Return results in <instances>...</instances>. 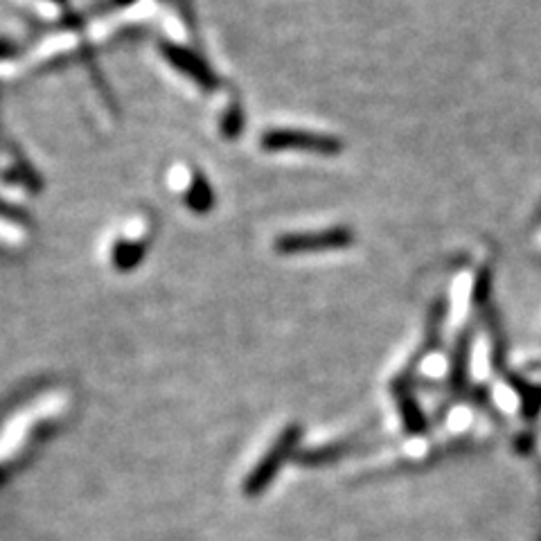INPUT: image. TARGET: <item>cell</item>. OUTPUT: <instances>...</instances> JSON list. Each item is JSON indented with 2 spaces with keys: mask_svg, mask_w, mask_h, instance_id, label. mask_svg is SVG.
Returning a JSON list of instances; mask_svg holds the SVG:
<instances>
[{
  "mask_svg": "<svg viewBox=\"0 0 541 541\" xmlns=\"http://www.w3.org/2000/svg\"><path fill=\"white\" fill-rule=\"evenodd\" d=\"M264 152H307L321 156L341 154V140L325 133L300 131V129H273L262 136Z\"/></svg>",
  "mask_w": 541,
  "mask_h": 541,
  "instance_id": "6da1fadb",
  "label": "cell"
},
{
  "mask_svg": "<svg viewBox=\"0 0 541 541\" xmlns=\"http://www.w3.org/2000/svg\"><path fill=\"white\" fill-rule=\"evenodd\" d=\"M354 244V233L350 228H327L316 233H289L276 239V251L280 255H305L318 251H339Z\"/></svg>",
  "mask_w": 541,
  "mask_h": 541,
  "instance_id": "3957f363",
  "label": "cell"
},
{
  "mask_svg": "<svg viewBox=\"0 0 541 541\" xmlns=\"http://www.w3.org/2000/svg\"><path fill=\"white\" fill-rule=\"evenodd\" d=\"M224 133L228 138H235V136H239V133H242V115H239L237 106H233V109H230L226 115Z\"/></svg>",
  "mask_w": 541,
  "mask_h": 541,
  "instance_id": "52a82bcc",
  "label": "cell"
},
{
  "mask_svg": "<svg viewBox=\"0 0 541 541\" xmlns=\"http://www.w3.org/2000/svg\"><path fill=\"white\" fill-rule=\"evenodd\" d=\"M145 246L143 244H131V242H118L113 246V264L120 271H131L143 262Z\"/></svg>",
  "mask_w": 541,
  "mask_h": 541,
  "instance_id": "8992f818",
  "label": "cell"
},
{
  "mask_svg": "<svg viewBox=\"0 0 541 541\" xmlns=\"http://www.w3.org/2000/svg\"><path fill=\"white\" fill-rule=\"evenodd\" d=\"M300 440V427H287L285 431L280 433V438L276 440V445H273L269 451H266V456L260 460V463L255 465V469L248 478L244 481V494L246 496H260L273 478L278 476L280 467L285 465V460L291 456V451L296 449Z\"/></svg>",
  "mask_w": 541,
  "mask_h": 541,
  "instance_id": "7a4b0ae2",
  "label": "cell"
},
{
  "mask_svg": "<svg viewBox=\"0 0 541 541\" xmlns=\"http://www.w3.org/2000/svg\"><path fill=\"white\" fill-rule=\"evenodd\" d=\"M161 50H163V57L167 59V64L179 70L181 75L192 79V82L201 86L203 91L210 93L219 86L217 73L210 68L206 59L197 55V52H192L183 46H174V43H165Z\"/></svg>",
  "mask_w": 541,
  "mask_h": 541,
  "instance_id": "277c9868",
  "label": "cell"
},
{
  "mask_svg": "<svg viewBox=\"0 0 541 541\" xmlns=\"http://www.w3.org/2000/svg\"><path fill=\"white\" fill-rule=\"evenodd\" d=\"M48 3H55V5H66L68 0H48Z\"/></svg>",
  "mask_w": 541,
  "mask_h": 541,
  "instance_id": "9c48e42d",
  "label": "cell"
},
{
  "mask_svg": "<svg viewBox=\"0 0 541 541\" xmlns=\"http://www.w3.org/2000/svg\"><path fill=\"white\" fill-rule=\"evenodd\" d=\"M16 55V46L10 39H0V61L12 59Z\"/></svg>",
  "mask_w": 541,
  "mask_h": 541,
  "instance_id": "ba28073f",
  "label": "cell"
},
{
  "mask_svg": "<svg viewBox=\"0 0 541 541\" xmlns=\"http://www.w3.org/2000/svg\"><path fill=\"white\" fill-rule=\"evenodd\" d=\"M185 203H188V208L192 212H199V215L212 210V206H215V192H212L206 176L203 174L192 176L190 188L185 192Z\"/></svg>",
  "mask_w": 541,
  "mask_h": 541,
  "instance_id": "5b68a950",
  "label": "cell"
}]
</instances>
